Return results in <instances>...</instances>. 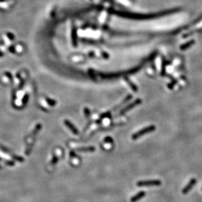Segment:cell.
<instances>
[{"label":"cell","mask_w":202,"mask_h":202,"mask_svg":"<svg viewBox=\"0 0 202 202\" xmlns=\"http://www.w3.org/2000/svg\"><path fill=\"white\" fill-rule=\"evenodd\" d=\"M192 42H188V43H187V44H184V45H182L181 47H180V48H181L182 50H184V49H187L188 47H190V46H191L192 45Z\"/></svg>","instance_id":"ba28073f"},{"label":"cell","mask_w":202,"mask_h":202,"mask_svg":"<svg viewBox=\"0 0 202 202\" xmlns=\"http://www.w3.org/2000/svg\"><path fill=\"white\" fill-rule=\"evenodd\" d=\"M146 193L144 191H141V192L137 193L135 195H134L133 197L131 198V202H137L138 200H140V199L144 197L145 196Z\"/></svg>","instance_id":"5b68a950"},{"label":"cell","mask_w":202,"mask_h":202,"mask_svg":"<svg viewBox=\"0 0 202 202\" xmlns=\"http://www.w3.org/2000/svg\"><path fill=\"white\" fill-rule=\"evenodd\" d=\"M95 148L94 147H85V148H80V149H78V150L82 151V152H93L95 151Z\"/></svg>","instance_id":"52a82bcc"},{"label":"cell","mask_w":202,"mask_h":202,"mask_svg":"<svg viewBox=\"0 0 202 202\" xmlns=\"http://www.w3.org/2000/svg\"><path fill=\"white\" fill-rule=\"evenodd\" d=\"M140 103H141V100H140V99H136L135 101H134L133 102H132L131 104H130L129 105H128L127 106H126L125 108H124L123 109V110H121L120 114H124V113L127 112L128 110H131V109H132L133 108L135 107V106H136V105H138V104Z\"/></svg>","instance_id":"277c9868"},{"label":"cell","mask_w":202,"mask_h":202,"mask_svg":"<svg viewBox=\"0 0 202 202\" xmlns=\"http://www.w3.org/2000/svg\"><path fill=\"white\" fill-rule=\"evenodd\" d=\"M161 184V182L159 180H141L136 183L138 187H150L159 186Z\"/></svg>","instance_id":"6da1fadb"},{"label":"cell","mask_w":202,"mask_h":202,"mask_svg":"<svg viewBox=\"0 0 202 202\" xmlns=\"http://www.w3.org/2000/svg\"><path fill=\"white\" fill-rule=\"evenodd\" d=\"M155 127L154 125H150V126L146 127V128H144V129L140 130L139 131L136 132L134 135H132V138H133V140H136V139L138 138L139 137L142 136V135H144L146 134H147V133L152 132L153 131L155 130Z\"/></svg>","instance_id":"7a4b0ae2"},{"label":"cell","mask_w":202,"mask_h":202,"mask_svg":"<svg viewBox=\"0 0 202 202\" xmlns=\"http://www.w3.org/2000/svg\"><path fill=\"white\" fill-rule=\"evenodd\" d=\"M196 182H197V180H196L195 178H192V179L189 181V182L187 184L186 186L182 189V193H183V194H186V193H188V192H190V190H192V188H193V186L196 184Z\"/></svg>","instance_id":"3957f363"},{"label":"cell","mask_w":202,"mask_h":202,"mask_svg":"<svg viewBox=\"0 0 202 202\" xmlns=\"http://www.w3.org/2000/svg\"><path fill=\"white\" fill-rule=\"evenodd\" d=\"M64 122L66 126H67L71 130V131L74 134H75V135H78V129H76V127H75L74 125H73L72 123L70 122V121H68V120H65Z\"/></svg>","instance_id":"8992f818"}]
</instances>
